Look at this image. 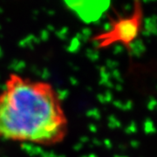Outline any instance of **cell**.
I'll use <instances>...</instances> for the list:
<instances>
[{"instance_id":"obj_1","label":"cell","mask_w":157,"mask_h":157,"mask_svg":"<svg viewBox=\"0 0 157 157\" xmlns=\"http://www.w3.org/2000/svg\"><path fill=\"white\" fill-rule=\"evenodd\" d=\"M68 119L52 85L11 73L0 92V139L55 146L66 139Z\"/></svg>"},{"instance_id":"obj_2","label":"cell","mask_w":157,"mask_h":157,"mask_svg":"<svg viewBox=\"0 0 157 157\" xmlns=\"http://www.w3.org/2000/svg\"><path fill=\"white\" fill-rule=\"evenodd\" d=\"M143 10L140 2H135L133 11L127 17L112 20L109 28L95 34L92 41L98 49H106L115 44H121L131 52L132 44L137 39L142 26Z\"/></svg>"}]
</instances>
